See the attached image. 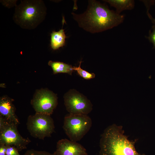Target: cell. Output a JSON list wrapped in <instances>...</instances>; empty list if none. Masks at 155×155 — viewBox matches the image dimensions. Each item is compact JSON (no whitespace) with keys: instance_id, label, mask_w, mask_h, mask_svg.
<instances>
[{"instance_id":"obj_1","label":"cell","mask_w":155,"mask_h":155,"mask_svg":"<svg viewBox=\"0 0 155 155\" xmlns=\"http://www.w3.org/2000/svg\"><path fill=\"white\" fill-rule=\"evenodd\" d=\"M83 14L75 15V19L80 26L92 32H98L111 29L122 23L124 16L110 10L96 1H90Z\"/></svg>"},{"instance_id":"obj_2","label":"cell","mask_w":155,"mask_h":155,"mask_svg":"<svg viewBox=\"0 0 155 155\" xmlns=\"http://www.w3.org/2000/svg\"><path fill=\"white\" fill-rule=\"evenodd\" d=\"M135 143L128 139L121 126L113 124L107 127L101 135L99 155H146L137 152Z\"/></svg>"},{"instance_id":"obj_3","label":"cell","mask_w":155,"mask_h":155,"mask_svg":"<svg viewBox=\"0 0 155 155\" xmlns=\"http://www.w3.org/2000/svg\"><path fill=\"white\" fill-rule=\"evenodd\" d=\"M46 10L42 0H21L16 6L13 20L23 29H34L44 20Z\"/></svg>"},{"instance_id":"obj_4","label":"cell","mask_w":155,"mask_h":155,"mask_svg":"<svg viewBox=\"0 0 155 155\" xmlns=\"http://www.w3.org/2000/svg\"><path fill=\"white\" fill-rule=\"evenodd\" d=\"M92 125V119L88 115L69 113L64 117L63 127L70 140L77 142L88 132Z\"/></svg>"},{"instance_id":"obj_5","label":"cell","mask_w":155,"mask_h":155,"mask_svg":"<svg viewBox=\"0 0 155 155\" xmlns=\"http://www.w3.org/2000/svg\"><path fill=\"white\" fill-rule=\"evenodd\" d=\"M18 126L0 115V144L13 146L20 151L26 149L31 141L21 136Z\"/></svg>"},{"instance_id":"obj_6","label":"cell","mask_w":155,"mask_h":155,"mask_svg":"<svg viewBox=\"0 0 155 155\" xmlns=\"http://www.w3.org/2000/svg\"><path fill=\"white\" fill-rule=\"evenodd\" d=\"M26 125L31 135L39 139L51 137L55 130L54 121L51 115L36 113L30 115Z\"/></svg>"},{"instance_id":"obj_7","label":"cell","mask_w":155,"mask_h":155,"mask_svg":"<svg viewBox=\"0 0 155 155\" xmlns=\"http://www.w3.org/2000/svg\"><path fill=\"white\" fill-rule=\"evenodd\" d=\"M36 113L51 115L58 104L56 95L46 89L38 90L31 101Z\"/></svg>"},{"instance_id":"obj_8","label":"cell","mask_w":155,"mask_h":155,"mask_svg":"<svg viewBox=\"0 0 155 155\" xmlns=\"http://www.w3.org/2000/svg\"><path fill=\"white\" fill-rule=\"evenodd\" d=\"M64 98L66 109L69 113L88 115L92 110L90 101L75 90L69 91L65 94Z\"/></svg>"},{"instance_id":"obj_9","label":"cell","mask_w":155,"mask_h":155,"mask_svg":"<svg viewBox=\"0 0 155 155\" xmlns=\"http://www.w3.org/2000/svg\"><path fill=\"white\" fill-rule=\"evenodd\" d=\"M54 153L57 155H88L86 150L81 144L66 139L57 142Z\"/></svg>"},{"instance_id":"obj_10","label":"cell","mask_w":155,"mask_h":155,"mask_svg":"<svg viewBox=\"0 0 155 155\" xmlns=\"http://www.w3.org/2000/svg\"><path fill=\"white\" fill-rule=\"evenodd\" d=\"M13 101L12 99L7 96L0 97V115L18 126L20 122L16 113V109Z\"/></svg>"},{"instance_id":"obj_11","label":"cell","mask_w":155,"mask_h":155,"mask_svg":"<svg viewBox=\"0 0 155 155\" xmlns=\"http://www.w3.org/2000/svg\"><path fill=\"white\" fill-rule=\"evenodd\" d=\"M63 27L58 31H53L51 34L50 46L53 50H57L65 45L66 37Z\"/></svg>"},{"instance_id":"obj_12","label":"cell","mask_w":155,"mask_h":155,"mask_svg":"<svg viewBox=\"0 0 155 155\" xmlns=\"http://www.w3.org/2000/svg\"><path fill=\"white\" fill-rule=\"evenodd\" d=\"M116 9V12L120 14L124 10L133 9L135 5L133 0H104Z\"/></svg>"},{"instance_id":"obj_13","label":"cell","mask_w":155,"mask_h":155,"mask_svg":"<svg viewBox=\"0 0 155 155\" xmlns=\"http://www.w3.org/2000/svg\"><path fill=\"white\" fill-rule=\"evenodd\" d=\"M48 64L51 67L54 74L64 73L71 75L74 71L71 65L62 62L49 61Z\"/></svg>"},{"instance_id":"obj_14","label":"cell","mask_w":155,"mask_h":155,"mask_svg":"<svg viewBox=\"0 0 155 155\" xmlns=\"http://www.w3.org/2000/svg\"><path fill=\"white\" fill-rule=\"evenodd\" d=\"M82 62V61L80 62L78 67H73V70L76 71L80 76L85 79L90 80L94 78L95 77V74L94 73L88 72L81 67L80 66Z\"/></svg>"},{"instance_id":"obj_15","label":"cell","mask_w":155,"mask_h":155,"mask_svg":"<svg viewBox=\"0 0 155 155\" xmlns=\"http://www.w3.org/2000/svg\"><path fill=\"white\" fill-rule=\"evenodd\" d=\"M23 155H57L54 152L51 153L45 151L30 149L27 151Z\"/></svg>"},{"instance_id":"obj_16","label":"cell","mask_w":155,"mask_h":155,"mask_svg":"<svg viewBox=\"0 0 155 155\" xmlns=\"http://www.w3.org/2000/svg\"><path fill=\"white\" fill-rule=\"evenodd\" d=\"M6 147V155H21L19 153V151L15 147L12 146H7Z\"/></svg>"},{"instance_id":"obj_17","label":"cell","mask_w":155,"mask_h":155,"mask_svg":"<svg viewBox=\"0 0 155 155\" xmlns=\"http://www.w3.org/2000/svg\"><path fill=\"white\" fill-rule=\"evenodd\" d=\"M152 31L150 33L148 38L149 40L153 44L154 47L155 48V27L152 28Z\"/></svg>"},{"instance_id":"obj_18","label":"cell","mask_w":155,"mask_h":155,"mask_svg":"<svg viewBox=\"0 0 155 155\" xmlns=\"http://www.w3.org/2000/svg\"><path fill=\"white\" fill-rule=\"evenodd\" d=\"M6 146L0 144V155H6Z\"/></svg>"},{"instance_id":"obj_19","label":"cell","mask_w":155,"mask_h":155,"mask_svg":"<svg viewBox=\"0 0 155 155\" xmlns=\"http://www.w3.org/2000/svg\"><path fill=\"white\" fill-rule=\"evenodd\" d=\"M147 15L148 16V17H149V18L151 20L152 22L154 24H155V19L154 18H153V17L149 13L148 11H147Z\"/></svg>"}]
</instances>
